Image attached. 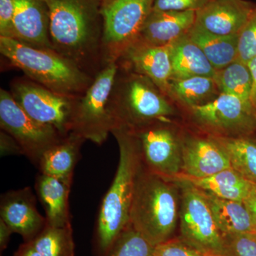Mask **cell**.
Segmentation results:
<instances>
[{
  "label": "cell",
  "mask_w": 256,
  "mask_h": 256,
  "mask_svg": "<svg viewBox=\"0 0 256 256\" xmlns=\"http://www.w3.org/2000/svg\"><path fill=\"white\" fill-rule=\"evenodd\" d=\"M53 50L95 76L105 66L101 0H44Z\"/></svg>",
  "instance_id": "cell-1"
},
{
  "label": "cell",
  "mask_w": 256,
  "mask_h": 256,
  "mask_svg": "<svg viewBox=\"0 0 256 256\" xmlns=\"http://www.w3.org/2000/svg\"><path fill=\"white\" fill-rule=\"evenodd\" d=\"M112 134L119 146L118 166L114 181L101 202L95 232L98 256H107L130 222L136 180L142 164L136 136L128 128H114Z\"/></svg>",
  "instance_id": "cell-2"
},
{
  "label": "cell",
  "mask_w": 256,
  "mask_h": 256,
  "mask_svg": "<svg viewBox=\"0 0 256 256\" xmlns=\"http://www.w3.org/2000/svg\"><path fill=\"white\" fill-rule=\"evenodd\" d=\"M180 188L178 182L154 174L142 162L138 172L130 224L152 245L174 238L178 226Z\"/></svg>",
  "instance_id": "cell-3"
},
{
  "label": "cell",
  "mask_w": 256,
  "mask_h": 256,
  "mask_svg": "<svg viewBox=\"0 0 256 256\" xmlns=\"http://www.w3.org/2000/svg\"><path fill=\"white\" fill-rule=\"evenodd\" d=\"M0 52L25 76L62 95L80 97L94 82V76L52 50L0 37Z\"/></svg>",
  "instance_id": "cell-4"
},
{
  "label": "cell",
  "mask_w": 256,
  "mask_h": 256,
  "mask_svg": "<svg viewBox=\"0 0 256 256\" xmlns=\"http://www.w3.org/2000/svg\"><path fill=\"white\" fill-rule=\"evenodd\" d=\"M111 105L116 128L136 130L160 121L182 120L178 106L150 79L120 67Z\"/></svg>",
  "instance_id": "cell-5"
},
{
  "label": "cell",
  "mask_w": 256,
  "mask_h": 256,
  "mask_svg": "<svg viewBox=\"0 0 256 256\" xmlns=\"http://www.w3.org/2000/svg\"><path fill=\"white\" fill-rule=\"evenodd\" d=\"M118 70V64L114 62L107 64L94 76L92 85L77 99L70 132L98 146L106 142L117 126L111 94Z\"/></svg>",
  "instance_id": "cell-6"
},
{
  "label": "cell",
  "mask_w": 256,
  "mask_h": 256,
  "mask_svg": "<svg viewBox=\"0 0 256 256\" xmlns=\"http://www.w3.org/2000/svg\"><path fill=\"white\" fill-rule=\"evenodd\" d=\"M182 122L210 136L236 138L256 130V111L252 104L220 94L205 105L181 110Z\"/></svg>",
  "instance_id": "cell-7"
},
{
  "label": "cell",
  "mask_w": 256,
  "mask_h": 256,
  "mask_svg": "<svg viewBox=\"0 0 256 256\" xmlns=\"http://www.w3.org/2000/svg\"><path fill=\"white\" fill-rule=\"evenodd\" d=\"M154 0H101L104 20L102 53L105 66L118 60L138 40Z\"/></svg>",
  "instance_id": "cell-8"
},
{
  "label": "cell",
  "mask_w": 256,
  "mask_h": 256,
  "mask_svg": "<svg viewBox=\"0 0 256 256\" xmlns=\"http://www.w3.org/2000/svg\"><path fill=\"white\" fill-rule=\"evenodd\" d=\"M182 120L160 121L130 130L143 165L151 172L172 178L182 168Z\"/></svg>",
  "instance_id": "cell-9"
},
{
  "label": "cell",
  "mask_w": 256,
  "mask_h": 256,
  "mask_svg": "<svg viewBox=\"0 0 256 256\" xmlns=\"http://www.w3.org/2000/svg\"><path fill=\"white\" fill-rule=\"evenodd\" d=\"M172 180L180 188L178 238L200 252L223 256V236L201 191L184 180Z\"/></svg>",
  "instance_id": "cell-10"
},
{
  "label": "cell",
  "mask_w": 256,
  "mask_h": 256,
  "mask_svg": "<svg viewBox=\"0 0 256 256\" xmlns=\"http://www.w3.org/2000/svg\"><path fill=\"white\" fill-rule=\"evenodd\" d=\"M10 92L16 104L32 118L52 126L62 136L70 132L78 98L57 94L26 76L13 79Z\"/></svg>",
  "instance_id": "cell-11"
},
{
  "label": "cell",
  "mask_w": 256,
  "mask_h": 256,
  "mask_svg": "<svg viewBox=\"0 0 256 256\" xmlns=\"http://www.w3.org/2000/svg\"><path fill=\"white\" fill-rule=\"evenodd\" d=\"M0 126L16 140L34 164L42 154L64 137L56 128L30 117L16 104L10 90H0Z\"/></svg>",
  "instance_id": "cell-12"
},
{
  "label": "cell",
  "mask_w": 256,
  "mask_h": 256,
  "mask_svg": "<svg viewBox=\"0 0 256 256\" xmlns=\"http://www.w3.org/2000/svg\"><path fill=\"white\" fill-rule=\"evenodd\" d=\"M232 168L225 152L213 138L183 122L181 174L192 178L210 176Z\"/></svg>",
  "instance_id": "cell-13"
},
{
  "label": "cell",
  "mask_w": 256,
  "mask_h": 256,
  "mask_svg": "<svg viewBox=\"0 0 256 256\" xmlns=\"http://www.w3.org/2000/svg\"><path fill=\"white\" fill-rule=\"evenodd\" d=\"M256 12L247 0H210L196 12L195 26L212 34L237 36Z\"/></svg>",
  "instance_id": "cell-14"
},
{
  "label": "cell",
  "mask_w": 256,
  "mask_h": 256,
  "mask_svg": "<svg viewBox=\"0 0 256 256\" xmlns=\"http://www.w3.org/2000/svg\"><path fill=\"white\" fill-rule=\"evenodd\" d=\"M0 218L13 230L30 242L46 225V217L36 208V197L30 188L12 190L2 195Z\"/></svg>",
  "instance_id": "cell-15"
},
{
  "label": "cell",
  "mask_w": 256,
  "mask_h": 256,
  "mask_svg": "<svg viewBox=\"0 0 256 256\" xmlns=\"http://www.w3.org/2000/svg\"><path fill=\"white\" fill-rule=\"evenodd\" d=\"M117 63L120 68L148 77L166 95L172 77L168 45L154 46L137 40L124 50Z\"/></svg>",
  "instance_id": "cell-16"
},
{
  "label": "cell",
  "mask_w": 256,
  "mask_h": 256,
  "mask_svg": "<svg viewBox=\"0 0 256 256\" xmlns=\"http://www.w3.org/2000/svg\"><path fill=\"white\" fill-rule=\"evenodd\" d=\"M14 2L13 38L37 48L54 50L50 41V12L44 0Z\"/></svg>",
  "instance_id": "cell-17"
},
{
  "label": "cell",
  "mask_w": 256,
  "mask_h": 256,
  "mask_svg": "<svg viewBox=\"0 0 256 256\" xmlns=\"http://www.w3.org/2000/svg\"><path fill=\"white\" fill-rule=\"evenodd\" d=\"M196 12L154 11L146 18L138 40L154 46H168L194 25Z\"/></svg>",
  "instance_id": "cell-18"
},
{
  "label": "cell",
  "mask_w": 256,
  "mask_h": 256,
  "mask_svg": "<svg viewBox=\"0 0 256 256\" xmlns=\"http://www.w3.org/2000/svg\"><path fill=\"white\" fill-rule=\"evenodd\" d=\"M73 178H60L40 173L35 190L46 213V224L53 226L72 225L69 195Z\"/></svg>",
  "instance_id": "cell-19"
},
{
  "label": "cell",
  "mask_w": 256,
  "mask_h": 256,
  "mask_svg": "<svg viewBox=\"0 0 256 256\" xmlns=\"http://www.w3.org/2000/svg\"><path fill=\"white\" fill-rule=\"evenodd\" d=\"M168 48L172 64L171 78L214 76V68L201 48L188 38L186 34L171 42Z\"/></svg>",
  "instance_id": "cell-20"
},
{
  "label": "cell",
  "mask_w": 256,
  "mask_h": 256,
  "mask_svg": "<svg viewBox=\"0 0 256 256\" xmlns=\"http://www.w3.org/2000/svg\"><path fill=\"white\" fill-rule=\"evenodd\" d=\"M85 141L74 132L64 136L42 154L37 164L40 173L56 178H73L80 148Z\"/></svg>",
  "instance_id": "cell-21"
},
{
  "label": "cell",
  "mask_w": 256,
  "mask_h": 256,
  "mask_svg": "<svg viewBox=\"0 0 256 256\" xmlns=\"http://www.w3.org/2000/svg\"><path fill=\"white\" fill-rule=\"evenodd\" d=\"M200 191L206 200L215 223L222 235L256 233L255 222L244 202L224 200Z\"/></svg>",
  "instance_id": "cell-22"
},
{
  "label": "cell",
  "mask_w": 256,
  "mask_h": 256,
  "mask_svg": "<svg viewBox=\"0 0 256 256\" xmlns=\"http://www.w3.org/2000/svg\"><path fill=\"white\" fill-rule=\"evenodd\" d=\"M220 92L212 77L170 78L166 96L180 111L208 104Z\"/></svg>",
  "instance_id": "cell-23"
},
{
  "label": "cell",
  "mask_w": 256,
  "mask_h": 256,
  "mask_svg": "<svg viewBox=\"0 0 256 256\" xmlns=\"http://www.w3.org/2000/svg\"><path fill=\"white\" fill-rule=\"evenodd\" d=\"M172 178L184 180L198 190L214 196L237 202H244L252 186V183L242 178L233 168L224 170L206 178H196L178 174Z\"/></svg>",
  "instance_id": "cell-24"
},
{
  "label": "cell",
  "mask_w": 256,
  "mask_h": 256,
  "mask_svg": "<svg viewBox=\"0 0 256 256\" xmlns=\"http://www.w3.org/2000/svg\"><path fill=\"white\" fill-rule=\"evenodd\" d=\"M186 34L201 48L216 70L238 60V35L218 36L208 33L195 25L188 30Z\"/></svg>",
  "instance_id": "cell-25"
},
{
  "label": "cell",
  "mask_w": 256,
  "mask_h": 256,
  "mask_svg": "<svg viewBox=\"0 0 256 256\" xmlns=\"http://www.w3.org/2000/svg\"><path fill=\"white\" fill-rule=\"evenodd\" d=\"M210 137L225 152L232 168L256 184V130L236 138Z\"/></svg>",
  "instance_id": "cell-26"
},
{
  "label": "cell",
  "mask_w": 256,
  "mask_h": 256,
  "mask_svg": "<svg viewBox=\"0 0 256 256\" xmlns=\"http://www.w3.org/2000/svg\"><path fill=\"white\" fill-rule=\"evenodd\" d=\"M213 78L220 94L236 96L250 104L252 76L248 64L234 60L216 70Z\"/></svg>",
  "instance_id": "cell-27"
},
{
  "label": "cell",
  "mask_w": 256,
  "mask_h": 256,
  "mask_svg": "<svg viewBox=\"0 0 256 256\" xmlns=\"http://www.w3.org/2000/svg\"><path fill=\"white\" fill-rule=\"evenodd\" d=\"M30 242L43 256H75L72 225L53 226L46 224L41 233Z\"/></svg>",
  "instance_id": "cell-28"
},
{
  "label": "cell",
  "mask_w": 256,
  "mask_h": 256,
  "mask_svg": "<svg viewBox=\"0 0 256 256\" xmlns=\"http://www.w3.org/2000/svg\"><path fill=\"white\" fill-rule=\"evenodd\" d=\"M156 246L130 224L114 242L107 256H154Z\"/></svg>",
  "instance_id": "cell-29"
},
{
  "label": "cell",
  "mask_w": 256,
  "mask_h": 256,
  "mask_svg": "<svg viewBox=\"0 0 256 256\" xmlns=\"http://www.w3.org/2000/svg\"><path fill=\"white\" fill-rule=\"evenodd\" d=\"M222 236L223 256H256V234H230Z\"/></svg>",
  "instance_id": "cell-30"
},
{
  "label": "cell",
  "mask_w": 256,
  "mask_h": 256,
  "mask_svg": "<svg viewBox=\"0 0 256 256\" xmlns=\"http://www.w3.org/2000/svg\"><path fill=\"white\" fill-rule=\"evenodd\" d=\"M256 58V12L238 34V60L248 64Z\"/></svg>",
  "instance_id": "cell-31"
},
{
  "label": "cell",
  "mask_w": 256,
  "mask_h": 256,
  "mask_svg": "<svg viewBox=\"0 0 256 256\" xmlns=\"http://www.w3.org/2000/svg\"><path fill=\"white\" fill-rule=\"evenodd\" d=\"M154 256H214L190 246L180 238H173L156 246Z\"/></svg>",
  "instance_id": "cell-32"
},
{
  "label": "cell",
  "mask_w": 256,
  "mask_h": 256,
  "mask_svg": "<svg viewBox=\"0 0 256 256\" xmlns=\"http://www.w3.org/2000/svg\"><path fill=\"white\" fill-rule=\"evenodd\" d=\"M208 0H154V11L186 12L201 9Z\"/></svg>",
  "instance_id": "cell-33"
},
{
  "label": "cell",
  "mask_w": 256,
  "mask_h": 256,
  "mask_svg": "<svg viewBox=\"0 0 256 256\" xmlns=\"http://www.w3.org/2000/svg\"><path fill=\"white\" fill-rule=\"evenodd\" d=\"M14 0H0V37L13 38Z\"/></svg>",
  "instance_id": "cell-34"
},
{
  "label": "cell",
  "mask_w": 256,
  "mask_h": 256,
  "mask_svg": "<svg viewBox=\"0 0 256 256\" xmlns=\"http://www.w3.org/2000/svg\"><path fill=\"white\" fill-rule=\"evenodd\" d=\"M0 150L2 156L24 154L22 150L16 140L2 130L0 132Z\"/></svg>",
  "instance_id": "cell-35"
},
{
  "label": "cell",
  "mask_w": 256,
  "mask_h": 256,
  "mask_svg": "<svg viewBox=\"0 0 256 256\" xmlns=\"http://www.w3.org/2000/svg\"><path fill=\"white\" fill-rule=\"evenodd\" d=\"M13 230L4 220L0 218V252L1 254L8 246Z\"/></svg>",
  "instance_id": "cell-36"
},
{
  "label": "cell",
  "mask_w": 256,
  "mask_h": 256,
  "mask_svg": "<svg viewBox=\"0 0 256 256\" xmlns=\"http://www.w3.org/2000/svg\"><path fill=\"white\" fill-rule=\"evenodd\" d=\"M244 203L245 204L248 210L250 212L256 225V184H252L250 191L246 200H244Z\"/></svg>",
  "instance_id": "cell-37"
},
{
  "label": "cell",
  "mask_w": 256,
  "mask_h": 256,
  "mask_svg": "<svg viewBox=\"0 0 256 256\" xmlns=\"http://www.w3.org/2000/svg\"><path fill=\"white\" fill-rule=\"evenodd\" d=\"M14 256H43L35 248L32 242H24L14 252Z\"/></svg>",
  "instance_id": "cell-38"
},
{
  "label": "cell",
  "mask_w": 256,
  "mask_h": 256,
  "mask_svg": "<svg viewBox=\"0 0 256 256\" xmlns=\"http://www.w3.org/2000/svg\"><path fill=\"white\" fill-rule=\"evenodd\" d=\"M252 76V88L250 101L252 107L256 111V58L250 60L248 64Z\"/></svg>",
  "instance_id": "cell-39"
},
{
  "label": "cell",
  "mask_w": 256,
  "mask_h": 256,
  "mask_svg": "<svg viewBox=\"0 0 256 256\" xmlns=\"http://www.w3.org/2000/svg\"><path fill=\"white\" fill-rule=\"evenodd\" d=\"M208 1H210V0H208Z\"/></svg>",
  "instance_id": "cell-40"
},
{
  "label": "cell",
  "mask_w": 256,
  "mask_h": 256,
  "mask_svg": "<svg viewBox=\"0 0 256 256\" xmlns=\"http://www.w3.org/2000/svg\"><path fill=\"white\" fill-rule=\"evenodd\" d=\"M255 234H256V233H255Z\"/></svg>",
  "instance_id": "cell-41"
}]
</instances>
